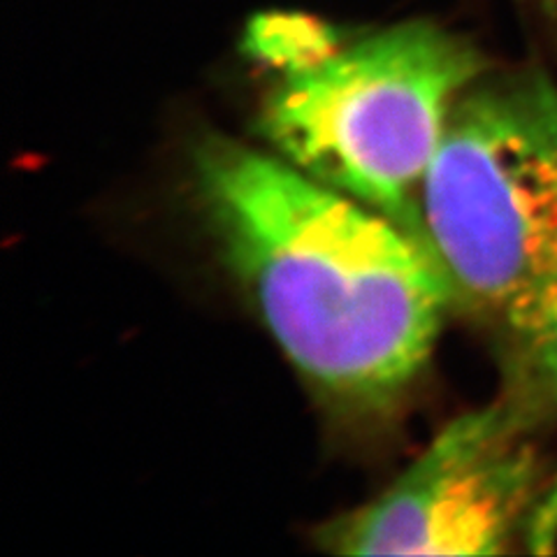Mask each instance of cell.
Masks as SVG:
<instances>
[{"label":"cell","mask_w":557,"mask_h":557,"mask_svg":"<svg viewBox=\"0 0 557 557\" xmlns=\"http://www.w3.org/2000/svg\"><path fill=\"white\" fill-rule=\"evenodd\" d=\"M194 186L225 265L309 386L351 416L395 409L458 307L425 244L233 137L200 139Z\"/></svg>","instance_id":"cell-1"},{"label":"cell","mask_w":557,"mask_h":557,"mask_svg":"<svg viewBox=\"0 0 557 557\" xmlns=\"http://www.w3.org/2000/svg\"><path fill=\"white\" fill-rule=\"evenodd\" d=\"M247 49L270 73L258 114L268 149L425 244L423 184L453 104L483 77L479 51L428 22L346 38L284 14L258 20Z\"/></svg>","instance_id":"cell-2"},{"label":"cell","mask_w":557,"mask_h":557,"mask_svg":"<svg viewBox=\"0 0 557 557\" xmlns=\"http://www.w3.org/2000/svg\"><path fill=\"white\" fill-rule=\"evenodd\" d=\"M421 221L458 307L511 325L557 268V82L469 86L425 177Z\"/></svg>","instance_id":"cell-3"},{"label":"cell","mask_w":557,"mask_h":557,"mask_svg":"<svg viewBox=\"0 0 557 557\" xmlns=\"http://www.w3.org/2000/svg\"><path fill=\"white\" fill-rule=\"evenodd\" d=\"M536 409L511 395L448 423L386 493L317 534L337 555H499L539 516Z\"/></svg>","instance_id":"cell-4"},{"label":"cell","mask_w":557,"mask_h":557,"mask_svg":"<svg viewBox=\"0 0 557 557\" xmlns=\"http://www.w3.org/2000/svg\"><path fill=\"white\" fill-rule=\"evenodd\" d=\"M502 333L513 358V395L536 411H557V268L534 302Z\"/></svg>","instance_id":"cell-5"},{"label":"cell","mask_w":557,"mask_h":557,"mask_svg":"<svg viewBox=\"0 0 557 557\" xmlns=\"http://www.w3.org/2000/svg\"><path fill=\"white\" fill-rule=\"evenodd\" d=\"M553 3H557V0H553Z\"/></svg>","instance_id":"cell-6"}]
</instances>
